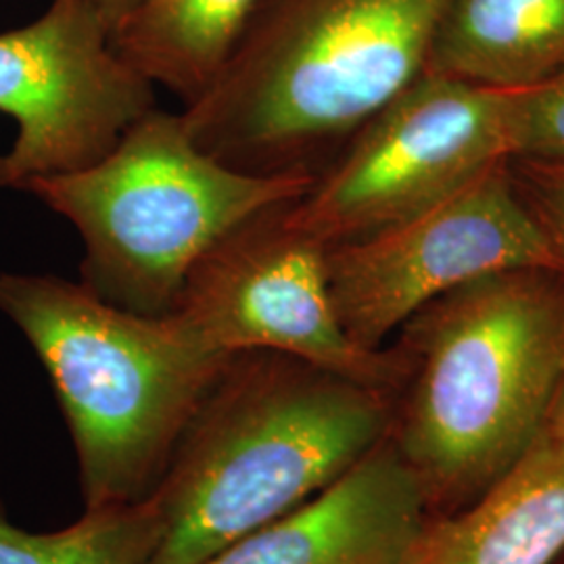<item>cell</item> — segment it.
Instances as JSON below:
<instances>
[{
  "instance_id": "obj_5",
  "label": "cell",
  "mask_w": 564,
  "mask_h": 564,
  "mask_svg": "<svg viewBox=\"0 0 564 564\" xmlns=\"http://www.w3.org/2000/svg\"><path fill=\"white\" fill-rule=\"evenodd\" d=\"M312 182L230 167L193 141L182 113L155 107L99 162L23 193L78 230L84 286L121 310L165 316L214 242L265 207L300 199Z\"/></svg>"
},
{
  "instance_id": "obj_15",
  "label": "cell",
  "mask_w": 564,
  "mask_h": 564,
  "mask_svg": "<svg viewBox=\"0 0 564 564\" xmlns=\"http://www.w3.org/2000/svg\"><path fill=\"white\" fill-rule=\"evenodd\" d=\"M510 160H564V72L527 90H512L508 105Z\"/></svg>"
},
{
  "instance_id": "obj_2",
  "label": "cell",
  "mask_w": 564,
  "mask_h": 564,
  "mask_svg": "<svg viewBox=\"0 0 564 564\" xmlns=\"http://www.w3.org/2000/svg\"><path fill=\"white\" fill-rule=\"evenodd\" d=\"M389 429L387 391L279 351L232 354L149 494V564H202L323 494Z\"/></svg>"
},
{
  "instance_id": "obj_1",
  "label": "cell",
  "mask_w": 564,
  "mask_h": 564,
  "mask_svg": "<svg viewBox=\"0 0 564 564\" xmlns=\"http://www.w3.org/2000/svg\"><path fill=\"white\" fill-rule=\"evenodd\" d=\"M402 381L389 440L431 517L496 484L544 435L564 375V272L519 268L426 303L391 345Z\"/></svg>"
},
{
  "instance_id": "obj_18",
  "label": "cell",
  "mask_w": 564,
  "mask_h": 564,
  "mask_svg": "<svg viewBox=\"0 0 564 564\" xmlns=\"http://www.w3.org/2000/svg\"><path fill=\"white\" fill-rule=\"evenodd\" d=\"M544 433L564 442V375L563 379H561V384H558V389H556L552 408H550Z\"/></svg>"
},
{
  "instance_id": "obj_3",
  "label": "cell",
  "mask_w": 564,
  "mask_h": 564,
  "mask_svg": "<svg viewBox=\"0 0 564 564\" xmlns=\"http://www.w3.org/2000/svg\"><path fill=\"white\" fill-rule=\"evenodd\" d=\"M449 0H260L216 80L182 107L193 141L258 176L316 178L416 80Z\"/></svg>"
},
{
  "instance_id": "obj_4",
  "label": "cell",
  "mask_w": 564,
  "mask_h": 564,
  "mask_svg": "<svg viewBox=\"0 0 564 564\" xmlns=\"http://www.w3.org/2000/svg\"><path fill=\"white\" fill-rule=\"evenodd\" d=\"M0 314L55 389L86 510L132 505L153 491L232 356L207 347L174 314L128 312L53 274L2 272Z\"/></svg>"
},
{
  "instance_id": "obj_8",
  "label": "cell",
  "mask_w": 564,
  "mask_h": 564,
  "mask_svg": "<svg viewBox=\"0 0 564 564\" xmlns=\"http://www.w3.org/2000/svg\"><path fill=\"white\" fill-rule=\"evenodd\" d=\"M326 265L343 330L372 351L426 303L463 284L519 268L564 272L508 162L403 223L330 247Z\"/></svg>"
},
{
  "instance_id": "obj_16",
  "label": "cell",
  "mask_w": 564,
  "mask_h": 564,
  "mask_svg": "<svg viewBox=\"0 0 564 564\" xmlns=\"http://www.w3.org/2000/svg\"><path fill=\"white\" fill-rule=\"evenodd\" d=\"M512 182L564 268V160H508Z\"/></svg>"
},
{
  "instance_id": "obj_14",
  "label": "cell",
  "mask_w": 564,
  "mask_h": 564,
  "mask_svg": "<svg viewBox=\"0 0 564 564\" xmlns=\"http://www.w3.org/2000/svg\"><path fill=\"white\" fill-rule=\"evenodd\" d=\"M158 542L160 521L149 496L86 510L78 523L51 533L21 529L0 506V564H149Z\"/></svg>"
},
{
  "instance_id": "obj_10",
  "label": "cell",
  "mask_w": 564,
  "mask_h": 564,
  "mask_svg": "<svg viewBox=\"0 0 564 564\" xmlns=\"http://www.w3.org/2000/svg\"><path fill=\"white\" fill-rule=\"evenodd\" d=\"M429 519L423 485L387 435L323 494L202 564H402Z\"/></svg>"
},
{
  "instance_id": "obj_12",
  "label": "cell",
  "mask_w": 564,
  "mask_h": 564,
  "mask_svg": "<svg viewBox=\"0 0 564 564\" xmlns=\"http://www.w3.org/2000/svg\"><path fill=\"white\" fill-rule=\"evenodd\" d=\"M424 72L527 90L564 72V0H449Z\"/></svg>"
},
{
  "instance_id": "obj_9",
  "label": "cell",
  "mask_w": 564,
  "mask_h": 564,
  "mask_svg": "<svg viewBox=\"0 0 564 564\" xmlns=\"http://www.w3.org/2000/svg\"><path fill=\"white\" fill-rule=\"evenodd\" d=\"M155 90L88 0H51L41 18L0 32V113L18 126L0 153V191L99 162L158 107Z\"/></svg>"
},
{
  "instance_id": "obj_7",
  "label": "cell",
  "mask_w": 564,
  "mask_h": 564,
  "mask_svg": "<svg viewBox=\"0 0 564 564\" xmlns=\"http://www.w3.org/2000/svg\"><path fill=\"white\" fill-rule=\"evenodd\" d=\"M291 203L265 207L214 242L170 314L214 351H279L393 395L398 351L347 337L330 297L328 247L286 220Z\"/></svg>"
},
{
  "instance_id": "obj_6",
  "label": "cell",
  "mask_w": 564,
  "mask_h": 564,
  "mask_svg": "<svg viewBox=\"0 0 564 564\" xmlns=\"http://www.w3.org/2000/svg\"><path fill=\"white\" fill-rule=\"evenodd\" d=\"M510 90L423 72L383 105L286 207L323 242L362 241L510 160Z\"/></svg>"
},
{
  "instance_id": "obj_11",
  "label": "cell",
  "mask_w": 564,
  "mask_h": 564,
  "mask_svg": "<svg viewBox=\"0 0 564 564\" xmlns=\"http://www.w3.org/2000/svg\"><path fill=\"white\" fill-rule=\"evenodd\" d=\"M564 552V442L544 433L463 508L435 514L402 564H552Z\"/></svg>"
},
{
  "instance_id": "obj_17",
  "label": "cell",
  "mask_w": 564,
  "mask_h": 564,
  "mask_svg": "<svg viewBox=\"0 0 564 564\" xmlns=\"http://www.w3.org/2000/svg\"><path fill=\"white\" fill-rule=\"evenodd\" d=\"M88 2L95 7V11L101 15L105 25L113 34L144 0H88Z\"/></svg>"
},
{
  "instance_id": "obj_13",
  "label": "cell",
  "mask_w": 564,
  "mask_h": 564,
  "mask_svg": "<svg viewBox=\"0 0 564 564\" xmlns=\"http://www.w3.org/2000/svg\"><path fill=\"white\" fill-rule=\"evenodd\" d=\"M260 0H144L111 34L123 59L182 107L216 80Z\"/></svg>"
}]
</instances>
